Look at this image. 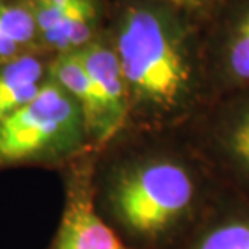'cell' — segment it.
<instances>
[{
    "instance_id": "5",
    "label": "cell",
    "mask_w": 249,
    "mask_h": 249,
    "mask_svg": "<svg viewBox=\"0 0 249 249\" xmlns=\"http://www.w3.org/2000/svg\"><path fill=\"white\" fill-rule=\"evenodd\" d=\"M202 42L212 101L249 86V0H220L204 19Z\"/></svg>"
},
{
    "instance_id": "2",
    "label": "cell",
    "mask_w": 249,
    "mask_h": 249,
    "mask_svg": "<svg viewBox=\"0 0 249 249\" xmlns=\"http://www.w3.org/2000/svg\"><path fill=\"white\" fill-rule=\"evenodd\" d=\"M204 19L160 0H112L108 33L128 92L124 126L180 128L209 104Z\"/></svg>"
},
{
    "instance_id": "4",
    "label": "cell",
    "mask_w": 249,
    "mask_h": 249,
    "mask_svg": "<svg viewBox=\"0 0 249 249\" xmlns=\"http://www.w3.org/2000/svg\"><path fill=\"white\" fill-rule=\"evenodd\" d=\"M185 128L218 181L249 199V86L213 99Z\"/></svg>"
},
{
    "instance_id": "8",
    "label": "cell",
    "mask_w": 249,
    "mask_h": 249,
    "mask_svg": "<svg viewBox=\"0 0 249 249\" xmlns=\"http://www.w3.org/2000/svg\"><path fill=\"white\" fill-rule=\"evenodd\" d=\"M39 42L52 55L79 52L106 33L112 0H29Z\"/></svg>"
},
{
    "instance_id": "11",
    "label": "cell",
    "mask_w": 249,
    "mask_h": 249,
    "mask_svg": "<svg viewBox=\"0 0 249 249\" xmlns=\"http://www.w3.org/2000/svg\"><path fill=\"white\" fill-rule=\"evenodd\" d=\"M39 49L42 47L29 0H0V63Z\"/></svg>"
},
{
    "instance_id": "9",
    "label": "cell",
    "mask_w": 249,
    "mask_h": 249,
    "mask_svg": "<svg viewBox=\"0 0 249 249\" xmlns=\"http://www.w3.org/2000/svg\"><path fill=\"white\" fill-rule=\"evenodd\" d=\"M178 249H249V199L223 186Z\"/></svg>"
},
{
    "instance_id": "1",
    "label": "cell",
    "mask_w": 249,
    "mask_h": 249,
    "mask_svg": "<svg viewBox=\"0 0 249 249\" xmlns=\"http://www.w3.org/2000/svg\"><path fill=\"white\" fill-rule=\"evenodd\" d=\"M222 188L185 126H124L96 149L94 207L129 249H178Z\"/></svg>"
},
{
    "instance_id": "10",
    "label": "cell",
    "mask_w": 249,
    "mask_h": 249,
    "mask_svg": "<svg viewBox=\"0 0 249 249\" xmlns=\"http://www.w3.org/2000/svg\"><path fill=\"white\" fill-rule=\"evenodd\" d=\"M53 58L39 49L0 63V122L33 102L51 83Z\"/></svg>"
},
{
    "instance_id": "3",
    "label": "cell",
    "mask_w": 249,
    "mask_h": 249,
    "mask_svg": "<svg viewBox=\"0 0 249 249\" xmlns=\"http://www.w3.org/2000/svg\"><path fill=\"white\" fill-rule=\"evenodd\" d=\"M92 149L81 106L53 79L33 102L0 122V172H60Z\"/></svg>"
},
{
    "instance_id": "12",
    "label": "cell",
    "mask_w": 249,
    "mask_h": 249,
    "mask_svg": "<svg viewBox=\"0 0 249 249\" xmlns=\"http://www.w3.org/2000/svg\"><path fill=\"white\" fill-rule=\"evenodd\" d=\"M160 2L177 5V7L185 8L188 12L196 13L197 17L206 19L209 15L212 13V10L217 7V3L220 2V0H160Z\"/></svg>"
},
{
    "instance_id": "6",
    "label": "cell",
    "mask_w": 249,
    "mask_h": 249,
    "mask_svg": "<svg viewBox=\"0 0 249 249\" xmlns=\"http://www.w3.org/2000/svg\"><path fill=\"white\" fill-rule=\"evenodd\" d=\"M96 149L62 168L63 206L55 235L47 249H129L99 217L92 202Z\"/></svg>"
},
{
    "instance_id": "7",
    "label": "cell",
    "mask_w": 249,
    "mask_h": 249,
    "mask_svg": "<svg viewBox=\"0 0 249 249\" xmlns=\"http://www.w3.org/2000/svg\"><path fill=\"white\" fill-rule=\"evenodd\" d=\"M76 53L88 73L96 102L88 131L92 147L99 149L122 131L128 118L126 84L108 26L96 41Z\"/></svg>"
}]
</instances>
